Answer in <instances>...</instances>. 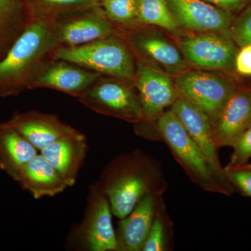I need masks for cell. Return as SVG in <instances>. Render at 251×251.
I'll return each mask as SVG.
<instances>
[{"label":"cell","mask_w":251,"mask_h":251,"mask_svg":"<svg viewBox=\"0 0 251 251\" xmlns=\"http://www.w3.org/2000/svg\"><path fill=\"white\" fill-rule=\"evenodd\" d=\"M97 183L108 198L112 214L120 219L145 196H162L168 187L161 164L138 149L114 158Z\"/></svg>","instance_id":"1"},{"label":"cell","mask_w":251,"mask_h":251,"mask_svg":"<svg viewBox=\"0 0 251 251\" xmlns=\"http://www.w3.org/2000/svg\"><path fill=\"white\" fill-rule=\"evenodd\" d=\"M57 47V20L36 17L0 61V97L31 90Z\"/></svg>","instance_id":"2"},{"label":"cell","mask_w":251,"mask_h":251,"mask_svg":"<svg viewBox=\"0 0 251 251\" xmlns=\"http://www.w3.org/2000/svg\"><path fill=\"white\" fill-rule=\"evenodd\" d=\"M156 128L161 140L171 150L194 184L207 192L230 196L236 192L232 185L225 182L171 109L157 120Z\"/></svg>","instance_id":"3"},{"label":"cell","mask_w":251,"mask_h":251,"mask_svg":"<svg viewBox=\"0 0 251 251\" xmlns=\"http://www.w3.org/2000/svg\"><path fill=\"white\" fill-rule=\"evenodd\" d=\"M53 59L77 64L102 75L133 81L137 61L122 35L109 36L83 45L59 46Z\"/></svg>","instance_id":"4"},{"label":"cell","mask_w":251,"mask_h":251,"mask_svg":"<svg viewBox=\"0 0 251 251\" xmlns=\"http://www.w3.org/2000/svg\"><path fill=\"white\" fill-rule=\"evenodd\" d=\"M133 82L143 112V120L134 125L135 133L148 139L161 140L156 123L166 108L179 97L175 78L137 61Z\"/></svg>","instance_id":"5"},{"label":"cell","mask_w":251,"mask_h":251,"mask_svg":"<svg viewBox=\"0 0 251 251\" xmlns=\"http://www.w3.org/2000/svg\"><path fill=\"white\" fill-rule=\"evenodd\" d=\"M77 99L92 111L133 125L143 119L139 96L133 81L100 75Z\"/></svg>","instance_id":"6"},{"label":"cell","mask_w":251,"mask_h":251,"mask_svg":"<svg viewBox=\"0 0 251 251\" xmlns=\"http://www.w3.org/2000/svg\"><path fill=\"white\" fill-rule=\"evenodd\" d=\"M123 36L136 61L173 77L189 70L179 46L156 28L123 29Z\"/></svg>","instance_id":"7"},{"label":"cell","mask_w":251,"mask_h":251,"mask_svg":"<svg viewBox=\"0 0 251 251\" xmlns=\"http://www.w3.org/2000/svg\"><path fill=\"white\" fill-rule=\"evenodd\" d=\"M233 75L188 70L174 78L179 97L202 109L212 122L243 85Z\"/></svg>","instance_id":"8"},{"label":"cell","mask_w":251,"mask_h":251,"mask_svg":"<svg viewBox=\"0 0 251 251\" xmlns=\"http://www.w3.org/2000/svg\"><path fill=\"white\" fill-rule=\"evenodd\" d=\"M178 46L189 65L235 75L239 48L232 39L214 33H196L181 36Z\"/></svg>","instance_id":"9"},{"label":"cell","mask_w":251,"mask_h":251,"mask_svg":"<svg viewBox=\"0 0 251 251\" xmlns=\"http://www.w3.org/2000/svg\"><path fill=\"white\" fill-rule=\"evenodd\" d=\"M108 198L98 183L91 186L85 217L78 229L79 240L90 251H117Z\"/></svg>","instance_id":"10"},{"label":"cell","mask_w":251,"mask_h":251,"mask_svg":"<svg viewBox=\"0 0 251 251\" xmlns=\"http://www.w3.org/2000/svg\"><path fill=\"white\" fill-rule=\"evenodd\" d=\"M175 21L184 30L214 33L232 39L236 16L202 0H166Z\"/></svg>","instance_id":"11"},{"label":"cell","mask_w":251,"mask_h":251,"mask_svg":"<svg viewBox=\"0 0 251 251\" xmlns=\"http://www.w3.org/2000/svg\"><path fill=\"white\" fill-rule=\"evenodd\" d=\"M57 23L59 46L83 45L123 34V28L111 22L100 6L57 19Z\"/></svg>","instance_id":"12"},{"label":"cell","mask_w":251,"mask_h":251,"mask_svg":"<svg viewBox=\"0 0 251 251\" xmlns=\"http://www.w3.org/2000/svg\"><path fill=\"white\" fill-rule=\"evenodd\" d=\"M4 124L17 130L39 151L57 140L82 133L63 122L57 115L37 110L15 112Z\"/></svg>","instance_id":"13"},{"label":"cell","mask_w":251,"mask_h":251,"mask_svg":"<svg viewBox=\"0 0 251 251\" xmlns=\"http://www.w3.org/2000/svg\"><path fill=\"white\" fill-rule=\"evenodd\" d=\"M170 109L179 118L220 177L225 182L232 185L220 162L219 149L214 141L212 123L209 116L202 109L181 97L175 100Z\"/></svg>","instance_id":"14"},{"label":"cell","mask_w":251,"mask_h":251,"mask_svg":"<svg viewBox=\"0 0 251 251\" xmlns=\"http://www.w3.org/2000/svg\"><path fill=\"white\" fill-rule=\"evenodd\" d=\"M211 123L218 149L232 148L251 126V86L239 87Z\"/></svg>","instance_id":"15"},{"label":"cell","mask_w":251,"mask_h":251,"mask_svg":"<svg viewBox=\"0 0 251 251\" xmlns=\"http://www.w3.org/2000/svg\"><path fill=\"white\" fill-rule=\"evenodd\" d=\"M100 75L74 63L52 59L33 82L31 90L50 89L79 99Z\"/></svg>","instance_id":"16"},{"label":"cell","mask_w":251,"mask_h":251,"mask_svg":"<svg viewBox=\"0 0 251 251\" xmlns=\"http://www.w3.org/2000/svg\"><path fill=\"white\" fill-rule=\"evenodd\" d=\"M162 196L148 195L133 211L120 219L116 233L117 251H142Z\"/></svg>","instance_id":"17"},{"label":"cell","mask_w":251,"mask_h":251,"mask_svg":"<svg viewBox=\"0 0 251 251\" xmlns=\"http://www.w3.org/2000/svg\"><path fill=\"white\" fill-rule=\"evenodd\" d=\"M88 150L87 138L81 133L57 140L40 153L60 173L69 187H72L76 182Z\"/></svg>","instance_id":"18"},{"label":"cell","mask_w":251,"mask_h":251,"mask_svg":"<svg viewBox=\"0 0 251 251\" xmlns=\"http://www.w3.org/2000/svg\"><path fill=\"white\" fill-rule=\"evenodd\" d=\"M16 181L35 199L54 197L69 187L60 173L41 153L23 167Z\"/></svg>","instance_id":"19"},{"label":"cell","mask_w":251,"mask_h":251,"mask_svg":"<svg viewBox=\"0 0 251 251\" xmlns=\"http://www.w3.org/2000/svg\"><path fill=\"white\" fill-rule=\"evenodd\" d=\"M36 18L29 0H0V61Z\"/></svg>","instance_id":"20"},{"label":"cell","mask_w":251,"mask_h":251,"mask_svg":"<svg viewBox=\"0 0 251 251\" xmlns=\"http://www.w3.org/2000/svg\"><path fill=\"white\" fill-rule=\"evenodd\" d=\"M38 151L17 130L4 123L0 125V168L14 181Z\"/></svg>","instance_id":"21"},{"label":"cell","mask_w":251,"mask_h":251,"mask_svg":"<svg viewBox=\"0 0 251 251\" xmlns=\"http://www.w3.org/2000/svg\"><path fill=\"white\" fill-rule=\"evenodd\" d=\"M140 27L156 26L175 36L186 35L168 9L166 0H138Z\"/></svg>","instance_id":"22"},{"label":"cell","mask_w":251,"mask_h":251,"mask_svg":"<svg viewBox=\"0 0 251 251\" xmlns=\"http://www.w3.org/2000/svg\"><path fill=\"white\" fill-rule=\"evenodd\" d=\"M36 17L52 19L77 14L100 6L99 0H29Z\"/></svg>","instance_id":"23"},{"label":"cell","mask_w":251,"mask_h":251,"mask_svg":"<svg viewBox=\"0 0 251 251\" xmlns=\"http://www.w3.org/2000/svg\"><path fill=\"white\" fill-rule=\"evenodd\" d=\"M166 208L162 198L158 206L151 229L144 244L142 251H166L171 250L173 230L171 220L166 214Z\"/></svg>","instance_id":"24"},{"label":"cell","mask_w":251,"mask_h":251,"mask_svg":"<svg viewBox=\"0 0 251 251\" xmlns=\"http://www.w3.org/2000/svg\"><path fill=\"white\" fill-rule=\"evenodd\" d=\"M106 17L125 29L140 27L138 16V0H99Z\"/></svg>","instance_id":"25"},{"label":"cell","mask_w":251,"mask_h":251,"mask_svg":"<svg viewBox=\"0 0 251 251\" xmlns=\"http://www.w3.org/2000/svg\"><path fill=\"white\" fill-rule=\"evenodd\" d=\"M226 176L236 191L251 198V163L224 168Z\"/></svg>","instance_id":"26"},{"label":"cell","mask_w":251,"mask_h":251,"mask_svg":"<svg viewBox=\"0 0 251 251\" xmlns=\"http://www.w3.org/2000/svg\"><path fill=\"white\" fill-rule=\"evenodd\" d=\"M232 38L239 48L251 44V4L236 16Z\"/></svg>","instance_id":"27"},{"label":"cell","mask_w":251,"mask_h":251,"mask_svg":"<svg viewBox=\"0 0 251 251\" xmlns=\"http://www.w3.org/2000/svg\"><path fill=\"white\" fill-rule=\"evenodd\" d=\"M233 152L227 166H236L249 163L251 158V126L234 143Z\"/></svg>","instance_id":"28"},{"label":"cell","mask_w":251,"mask_h":251,"mask_svg":"<svg viewBox=\"0 0 251 251\" xmlns=\"http://www.w3.org/2000/svg\"><path fill=\"white\" fill-rule=\"evenodd\" d=\"M236 74L251 75V44L239 48L235 59Z\"/></svg>","instance_id":"29"},{"label":"cell","mask_w":251,"mask_h":251,"mask_svg":"<svg viewBox=\"0 0 251 251\" xmlns=\"http://www.w3.org/2000/svg\"><path fill=\"white\" fill-rule=\"evenodd\" d=\"M202 1L218 6L234 15L239 14L241 11L251 4V0H202Z\"/></svg>","instance_id":"30"}]
</instances>
